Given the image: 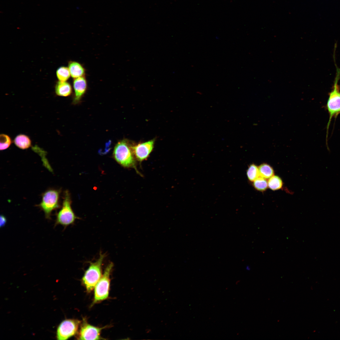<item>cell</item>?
<instances>
[{"label":"cell","instance_id":"9a60e30c","mask_svg":"<svg viewBox=\"0 0 340 340\" xmlns=\"http://www.w3.org/2000/svg\"><path fill=\"white\" fill-rule=\"evenodd\" d=\"M268 187L271 190L275 191L281 189L283 185L281 178L277 175H274L268 181Z\"/></svg>","mask_w":340,"mask_h":340},{"label":"cell","instance_id":"d6986e66","mask_svg":"<svg viewBox=\"0 0 340 340\" xmlns=\"http://www.w3.org/2000/svg\"><path fill=\"white\" fill-rule=\"evenodd\" d=\"M12 141L10 137L5 134H1L0 136V150H3L8 149L11 144Z\"/></svg>","mask_w":340,"mask_h":340},{"label":"cell","instance_id":"e0dca14e","mask_svg":"<svg viewBox=\"0 0 340 340\" xmlns=\"http://www.w3.org/2000/svg\"><path fill=\"white\" fill-rule=\"evenodd\" d=\"M253 185L257 190L262 192L265 191L268 187L266 179L261 177H259L253 181Z\"/></svg>","mask_w":340,"mask_h":340},{"label":"cell","instance_id":"5b68a950","mask_svg":"<svg viewBox=\"0 0 340 340\" xmlns=\"http://www.w3.org/2000/svg\"><path fill=\"white\" fill-rule=\"evenodd\" d=\"M114 264L110 262L106 266L104 273L95 287L93 304L107 299L109 295L110 275Z\"/></svg>","mask_w":340,"mask_h":340},{"label":"cell","instance_id":"3957f363","mask_svg":"<svg viewBox=\"0 0 340 340\" xmlns=\"http://www.w3.org/2000/svg\"><path fill=\"white\" fill-rule=\"evenodd\" d=\"M60 190L56 189H50L42 195L41 202L37 206L44 212L45 218L51 219L52 212L60 208Z\"/></svg>","mask_w":340,"mask_h":340},{"label":"cell","instance_id":"ba28073f","mask_svg":"<svg viewBox=\"0 0 340 340\" xmlns=\"http://www.w3.org/2000/svg\"><path fill=\"white\" fill-rule=\"evenodd\" d=\"M105 327H98L88 323L84 320L80 330L78 339L99 340L100 339V334L102 329Z\"/></svg>","mask_w":340,"mask_h":340},{"label":"cell","instance_id":"44dd1931","mask_svg":"<svg viewBox=\"0 0 340 340\" xmlns=\"http://www.w3.org/2000/svg\"><path fill=\"white\" fill-rule=\"evenodd\" d=\"M246 269L249 270H250L249 268L248 267H246Z\"/></svg>","mask_w":340,"mask_h":340},{"label":"cell","instance_id":"277c9868","mask_svg":"<svg viewBox=\"0 0 340 340\" xmlns=\"http://www.w3.org/2000/svg\"><path fill=\"white\" fill-rule=\"evenodd\" d=\"M113 155L116 161L122 166L136 169L134 155L126 140H123L117 143L114 147Z\"/></svg>","mask_w":340,"mask_h":340},{"label":"cell","instance_id":"52a82bcc","mask_svg":"<svg viewBox=\"0 0 340 340\" xmlns=\"http://www.w3.org/2000/svg\"><path fill=\"white\" fill-rule=\"evenodd\" d=\"M81 321L75 319H66L58 326L56 338L59 340H65L74 335L77 332Z\"/></svg>","mask_w":340,"mask_h":340},{"label":"cell","instance_id":"ffe728a7","mask_svg":"<svg viewBox=\"0 0 340 340\" xmlns=\"http://www.w3.org/2000/svg\"><path fill=\"white\" fill-rule=\"evenodd\" d=\"M7 221L6 217L3 215L0 216V227H4L6 224Z\"/></svg>","mask_w":340,"mask_h":340},{"label":"cell","instance_id":"2e32d148","mask_svg":"<svg viewBox=\"0 0 340 340\" xmlns=\"http://www.w3.org/2000/svg\"><path fill=\"white\" fill-rule=\"evenodd\" d=\"M246 174L250 181H254L260 176L258 167L255 164H251L247 170Z\"/></svg>","mask_w":340,"mask_h":340},{"label":"cell","instance_id":"8992f818","mask_svg":"<svg viewBox=\"0 0 340 340\" xmlns=\"http://www.w3.org/2000/svg\"><path fill=\"white\" fill-rule=\"evenodd\" d=\"M333 88L329 94L327 103V107L329 115L327 125V132L332 118L340 114V91L338 82L339 78L340 71L337 69Z\"/></svg>","mask_w":340,"mask_h":340},{"label":"cell","instance_id":"ac0fdd59","mask_svg":"<svg viewBox=\"0 0 340 340\" xmlns=\"http://www.w3.org/2000/svg\"><path fill=\"white\" fill-rule=\"evenodd\" d=\"M70 73L67 67H61L56 71V75L58 79L61 81H66L70 77Z\"/></svg>","mask_w":340,"mask_h":340},{"label":"cell","instance_id":"4fadbf2b","mask_svg":"<svg viewBox=\"0 0 340 340\" xmlns=\"http://www.w3.org/2000/svg\"><path fill=\"white\" fill-rule=\"evenodd\" d=\"M69 69L71 76L74 78L82 76L85 73L83 66L76 62H70L69 64Z\"/></svg>","mask_w":340,"mask_h":340},{"label":"cell","instance_id":"6da1fadb","mask_svg":"<svg viewBox=\"0 0 340 340\" xmlns=\"http://www.w3.org/2000/svg\"><path fill=\"white\" fill-rule=\"evenodd\" d=\"M106 254L100 252L99 258L95 262H91L85 271L82 280L88 292L95 288L102 276V267Z\"/></svg>","mask_w":340,"mask_h":340},{"label":"cell","instance_id":"8fae6325","mask_svg":"<svg viewBox=\"0 0 340 340\" xmlns=\"http://www.w3.org/2000/svg\"><path fill=\"white\" fill-rule=\"evenodd\" d=\"M55 92L58 96L66 97L70 95L72 91L70 84L65 81L58 82L55 87Z\"/></svg>","mask_w":340,"mask_h":340},{"label":"cell","instance_id":"5bb4252c","mask_svg":"<svg viewBox=\"0 0 340 340\" xmlns=\"http://www.w3.org/2000/svg\"><path fill=\"white\" fill-rule=\"evenodd\" d=\"M260 177L266 179H269L274 175L272 167L268 164L263 163L258 167Z\"/></svg>","mask_w":340,"mask_h":340},{"label":"cell","instance_id":"7c38bea8","mask_svg":"<svg viewBox=\"0 0 340 340\" xmlns=\"http://www.w3.org/2000/svg\"><path fill=\"white\" fill-rule=\"evenodd\" d=\"M14 143L17 147L22 150L29 148L31 144L29 137L24 134H20L17 136L14 140Z\"/></svg>","mask_w":340,"mask_h":340},{"label":"cell","instance_id":"9c48e42d","mask_svg":"<svg viewBox=\"0 0 340 340\" xmlns=\"http://www.w3.org/2000/svg\"><path fill=\"white\" fill-rule=\"evenodd\" d=\"M154 144L153 140L131 146L133 154L139 162L146 160L152 151Z\"/></svg>","mask_w":340,"mask_h":340},{"label":"cell","instance_id":"30bf717a","mask_svg":"<svg viewBox=\"0 0 340 340\" xmlns=\"http://www.w3.org/2000/svg\"><path fill=\"white\" fill-rule=\"evenodd\" d=\"M87 87L86 81L83 76L76 78L73 82L75 97L73 103H77L85 93Z\"/></svg>","mask_w":340,"mask_h":340},{"label":"cell","instance_id":"7a4b0ae2","mask_svg":"<svg viewBox=\"0 0 340 340\" xmlns=\"http://www.w3.org/2000/svg\"><path fill=\"white\" fill-rule=\"evenodd\" d=\"M71 204L70 193L68 190H66L64 192L62 206L56 215L54 227L60 224L65 228L74 224L76 219L78 218L74 212Z\"/></svg>","mask_w":340,"mask_h":340}]
</instances>
